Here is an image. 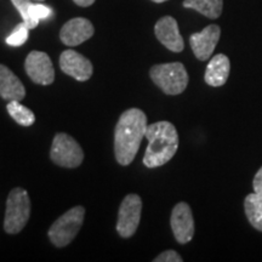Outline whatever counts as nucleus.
Returning a JSON list of instances; mask_svg holds the SVG:
<instances>
[{
  "instance_id": "obj_1",
  "label": "nucleus",
  "mask_w": 262,
  "mask_h": 262,
  "mask_svg": "<svg viewBox=\"0 0 262 262\" xmlns=\"http://www.w3.org/2000/svg\"><path fill=\"white\" fill-rule=\"evenodd\" d=\"M147 126L146 114L139 108H130L120 116L114 131V155L120 165H129L135 159Z\"/></svg>"
},
{
  "instance_id": "obj_2",
  "label": "nucleus",
  "mask_w": 262,
  "mask_h": 262,
  "mask_svg": "<svg viewBox=\"0 0 262 262\" xmlns=\"http://www.w3.org/2000/svg\"><path fill=\"white\" fill-rule=\"evenodd\" d=\"M145 137L148 141L143 164L149 169L159 168L170 162L179 149V134L170 122H157L147 126Z\"/></svg>"
},
{
  "instance_id": "obj_3",
  "label": "nucleus",
  "mask_w": 262,
  "mask_h": 262,
  "mask_svg": "<svg viewBox=\"0 0 262 262\" xmlns=\"http://www.w3.org/2000/svg\"><path fill=\"white\" fill-rule=\"evenodd\" d=\"M149 75L153 83L166 95H180L188 85V73L181 62L153 66Z\"/></svg>"
},
{
  "instance_id": "obj_4",
  "label": "nucleus",
  "mask_w": 262,
  "mask_h": 262,
  "mask_svg": "<svg viewBox=\"0 0 262 262\" xmlns=\"http://www.w3.org/2000/svg\"><path fill=\"white\" fill-rule=\"evenodd\" d=\"M31 216V199L26 189L16 187L6 201L4 229L9 234H17L27 225Z\"/></svg>"
},
{
  "instance_id": "obj_5",
  "label": "nucleus",
  "mask_w": 262,
  "mask_h": 262,
  "mask_svg": "<svg viewBox=\"0 0 262 262\" xmlns=\"http://www.w3.org/2000/svg\"><path fill=\"white\" fill-rule=\"evenodd\" d=\"M84 216L83 206H74L60 216L48 232L51 243L57 248H63L72 243L84 224Z\"/></svg>"
},
{
  "instance_id": "obj_6",
  "label": "nucleus",
  "mask_w": 262,
  "mask_h": 262,
  "mask_svg": "<svg viewBox=\"0 0 262 262\" xmlns=\"http://www.w3.org/2000/svg\"><path fill=\"white\" fill-rule=\"evenodd\" d=\"M50 158L58 166L74 169L83 163L84 152L73 137L64 133H60L52 141Z\"/></svg>"
},
{
  "instance_id": "obj_7",
  "label": "nucleus",
  "mask_w": 262,
  "mask_h": 262,
  "mask_svg": "<svg viewBox=\"0 0 262 262\" xmlns=\"http://www.w3.org/2000/svg\"><path fill=\"white\" fill-rule=\"evenodd\" d=\"M142 201L137 194H127L120 204L118 212L117 232L122 238H130L135 234L140 225Z\"/></svg>"
},
{
  "instance_id": "obj_8",
  "label": "nucleus",
  "mask_w": 262,
  "mask_h": 262,
  "mask_svg": "<svg viewBox=\"0 0 262 262\" xmlns=\"http://www.w3.org/2000/svg\"><path fill=\"white\" fill-rule=\"evenodd\" d=\"M26 73L33 83L50 85L55 80V71L51 58L42 51H31L25 61Z\"/></svg>"
},
{
  "instance_id": "obj_9",
  "label": "nucleus",
  "mask_w": 262,
  "mask_h": 262,
  "mask_svg": "<svg viewBox=\"0 0 262 262\" xmlns=\"http://www.w3.org/2000/svg\"><path fill=\"white\" fill-rule=\"evenodd\" d=\"M172 233L180 244H187L194 235V220L192 210L187 203H179L172 209L171 219Z\"/></svg>"
},
{
  "instance_id": "obj_10",
  "label": "nucleus",
  "mask_w": 262,
  "mask_h": 262,
  "mask_svg": "<svg viewBox=\"0 0 262 262\" xmlns=\"http://www.w3.org/2000/svg\"><path fill=\"white\" fill-rule=\"evenodd\" d=\"M60 68L64 74L78 81L89 80L93 75L94 67L89 58L74 50H66L60 56Z\"/></svg>"
},
{
  "instance_id": "obj_11",
  "label": "nucleus",
  "mask_w": 262,
  "mask_h": 262,
  "mask_svg": "<svg viewBox=\"0 0 262 262\" xmlns=\"http://www.w3.org/2000/svg\"><path fill=\"white\" fill-rule=\"evenodd\" d=\"M221 29L217 25H210L202 32L193 33L189 38V44L193 54L199 61H206L211 57L216 45L220 40Z\"/></svg>"
},
{
  "instance_id": "obj_12",
  "label": "nucleus",
  "mask_w": 262,
  "mask_h": 262,
  "mask_svg": "<svg viewBox=\"0 0 262 262\" xmlns=\"http://www.w3.org/2000/svg\"><path fill=\"white\" fill-rule=\"evenodd\" d=\"M95 33L94 25L88 18L75 17L66 22L60 31V39L67 47H78L89 40Z\"/></svg>"
},
{
  "instance_id": "obj_13",
  "label": "nucleus",
  "mask_w": 262,
  "mask_h": 262,
  "mask_svg": "<svg viewBox=\"0 0 262 262\" xmlns=\"http://www.w3.org/2000/svg\"><path fill=\"white\" fill-rule=\"evenodd\" d=\"M156 37L166 49L172 52H181L185 42L180 34L178 21L171 16H164L156 24Z\"/></svg>"
},
{
  "instance_id": "obj_14",
  "label": "nucleus",
  "mask_w": 262,
  "mask_h": 262,
  "mask_svg": "<svg viewBox=\"0 0 262 262\" xmlns=\"http://www.w3.org/2000/svg\"><path fill=\"white\" fill-rule=\"evenodd\" d=\"M26 89L14 72L4 64H0V97L5 101H22Z\"/></svg>"
},
{
  "instance_id": "obj_15",
  "label": "nucleus",
  "mask_w": 262,
  "mask_h": 262,
  "mask_svg": "<svg viewBox=\"0 0 262 262\" xmlns=\"http://www.w3.org/2000/svg\"><path fill=\"white\" fill-rule=\"evenodd\" d=\"M231 71V62L224 54L215 55L206 66L204 79L205 83L210 86L217 88L226 84Z\"/></svg>"
},
{
  "instance_id": "obj_16",
  "label": "nucleus",
  "mask_w": 262,
  "mask_h": 262,
  "mask_svg": "<svg viewBox=\"0 0 262 262\" xmlns=\"http://www.w3.org/2000/svg\"><path fill=\"white\" fill-rule=\"evenodd\" d=\"M183 6L193 9L205 17L215 19L220 17L224 9V0H185Z\"/></svg>"
},
{
  "instance_id": "obj_17",
  "label": "nucleus",
  "mask_w": 262,
  "mask_h": 262,
  "mask_svg": "<svg viewBox=\"0 0 262 262\" xmlns=\"http://www.w3.org/2000/svg\"><path fill=\"white\" fill-rule=\"evenodd\" d=\"M244 210L250 225L262 232V196L255 192L247 195L244 201Z\"/></svg>"
},
{
  "instance_id": "obj_18",
  "label": "nucleus",
  "mask_w": 262,
  "mask_h": 262,
  "mask_svg": "<svg viewBox=\"0 0 262 262\" xmlns=\"http://www.w3.org/2000/svg\"><path fill=\"white\" fill-rule=\"evenodd\" d=\"M6 110L10 117L22 126H31L35 122V116L29 108L19 103V101H9Z\"/></svg>"
},
{
  "instance_id": "obj_19",
  "label": "nucleus",
  "mask_w": 262,
  "mask_h": 262,
  "mask_svg": "<svg viewBox=\"0 0 262 262\" xmlns=\"http://www.w3.org/2000/svg\"><path fill=\"white\" fill-rule=\"evenodd\" d=\"M29 31L31 29L25 25V22L17 25L14 31L11 32V34L6 38V44L10 45V47H21L27 41Z\"/></svg>"
},
{
  "instance_id": "obj_20",
  "label": "nucleus",
  "mask_w": 262,
  "mask_h": 262,
  "mask_svg": "<svg viewBox=\"0 0 262 262\" xmlns=\"http://www.w3.org/2000/svg\"><path fill=\"white\" fill-rule=\"evenodd\" d=\"M11 3L17 9V11L21 15L22 19H24L25 25L27 26L29 29H34L37 26L32 21L31 15H29V5L32 4V0H11Z\"/></svg>"
},
{
  "instance_id": "obj_21",
  "label": "nucleus",
  "mask_w": 262,
  "mask_h": 262,
  "mask_svg": "<svg viewBox=\"0 0 262 262\" xmlns=\"http://www.w3.org/2000/svg\"><path fill=\"white\" fill-rule=\"evenodd\" d=\"M155 262H182L181 255L175 250H166L155 258Z\"/></svg>"
},
{
  "instance_id": "obj_22",
  "label": "nucleus",
  "mask_w": 262,
  "mask_h": 262,
  "mask_svg": "<svg viewBox=\"0 0 262 262\" xmlns=\"http://www.w3.org/2000/svg\"><path fill=\"white\" fill-rule=\"evenodd\" d=\"M253 186H254V192L257 193L258 195L262 196V166L258 169V171L255 175L254 181H253Z\"/></svg>"
},
{
  "instance_id": "obj_23",
  "label": "nucleus",
  "mask_w": 262,
  "mask_h": 262,
  "mask_svg": "<svg viewBox=\"0 0 262 262\" xmlns=\"http://www.w3.org/2000/svg\"><path fill=\"white\" fill-rule=\"evenodd\" d=\"M77 5L81 6V8H88V6L93 5L95 3V0H73Z\"/></svg>"
},
{
  "instance_id": "obj_24",
  "label": "nucleus",
  "mask_w": 262,
  "mask_h": 262,
  "mask_svg": "<svg viewBox=\"0 0 262 262\" xmlns=\"http://www.w3.org/2000/svg\"><path fill=\"white\" fill-rule=\"evenodd\" d=\"M152 2H155V3H164V2H168V0H152Z\"/></svg>"
},
{
  "instance_id": "obj_25",
  "label": "nucleus",
  "mask_w": 262,
  "mask_h": 262,
  "mask_svg": "<svg viewBox=\"0 0 262 262\" xmlns=\"http://www.w3.org/2000/svg\"><path fill=\"white\" fill-rule=\"evenodd\" d=\"M32 2H37V3H41V2H44V0H32Z\"/></svg>"
}]
</instances>
